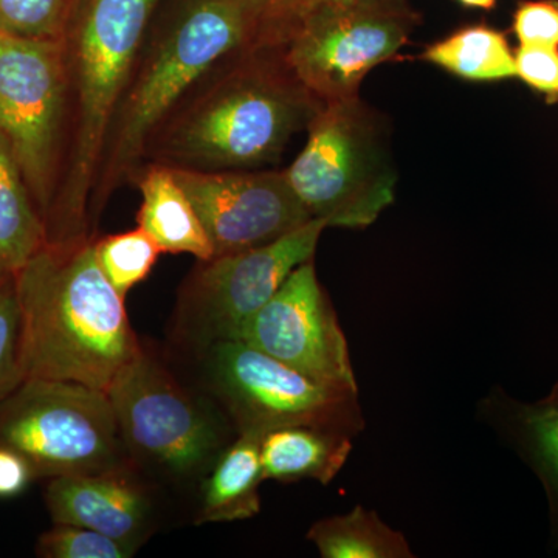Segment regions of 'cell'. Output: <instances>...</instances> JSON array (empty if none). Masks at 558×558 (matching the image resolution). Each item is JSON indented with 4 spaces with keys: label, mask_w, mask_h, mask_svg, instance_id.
Returning a JSON list of instances; mask_svg holds the SVG:
<instances>
[{
    "label": "cell",
    "mask_w": 558,
    "mask_h": 558,
    "mask_svg": "<svg viewBox=\"0 0 558 558\" xmlns=\"http://www.w3.org/2000/svg\"><path fill=\"white\" fill-rule=\"evenodd\" d=\"M323 106L274 46L245 47L213 65L175 102L150 134L142 170H260L281 159Z\"/></svg>",
    "instance_id": "6da1fadb"
},
{
    "label": "cell",
    "mask_w": 558,
    "mask_h": 558,
    "mask_svg": "<svg viewBox=\"0 0 558 558\" xmlns=\"http://www.w3.org/2000/svg\"><path fill=\"white\" fill-rule=\"evenodd\" d=\"M95 240L46 242L13 275L22 380L75 381L106 392L142 354L124 296L98 266Z\"/></svg>",
    "instance_id": "7a4b0ae2"
},
{
    "label": "cell",
    "mask_w": 558,
    "mask_h": 558,
    "mask_svg": "<svg viewBox=\"0 0 558 558\" xmlns=\"http://www.w3.org/2000/svg\"><path fill=\"white\" fill-rule=\"evenodd\" d=\"M270 0H161L110 124L92 199V226L134 183L150 134L185 92L227 54L263 44Z\"/></svg>",
    "instance_id": "3957f363"
},
{
    "label": "cell",
    "mask_w": 558,
    "mask_h": 558,
    "mask_svg": "<svg viewBox=\"0 0 558 558\" xmlns=\"http://www.w3.org/2000/svg\"><path fill=\"white\" fill-rule=\"evenodd\" d=\"M161 0H76L62 38L68 69L69 149L46 220L47 242L95 236L90 208L110 124Z\"/></svg>",
    "instance_id": "277c9868"
},
{
    "label": "cell",
    "mask_w": 558,
    "mask_h": 558,
    "mask_svg": "<svg viewBox=\"0 0 558 558\" xmlns=\"http://www.w3.org/2000/svg\"><path fill=\"white\" fill-rule=\"evenodd\" d=\"M286 175L312 219L362 230L395 202L398 172L384 119L360 97L326 102Z\"/></svg>",
    "instance_id": "5b68a950"
},
{
    "label": "cell",
    "mask_w": 558,
    "mask_h": 558,
    "mask_svg": "<svg viewBox=\"0 0 558 558\" xmlns=\"http://www.w3.org/2000/svg\"><path fill=\"white\" fill-rule=\"evenodd\" d=\"M418 22L409 0L322 3L271 24L267 46L326 105L360 97L366 75L399 53Z\"/></svg>",
    "instance_id": "8992f818"
},
{
    "label": "cell",
    "mask_w": 558,
    "mask_h": 558,
    "mask_svg": "<svg viewBox=\"0 0 558 558\" xmlns=\"http://www.w3.org/2000/svg\"><path fill=\"white\" fill-rule=\"evenodd\" d=\"M0 447L49 478L124 469L131 457L108 392L65 380L24 379L0 399Z\"/></svg>",
    "instance_id": "52a82bcc"
},
{
    "label": "cell",
    "mask_w": 558,
    "mask_h": 558,
    "mask_svg": "<svg viewBox=\"0 0 558 558\" xmlns=\"http://www.w3.org/2000/svg\"><path fill=\"white\" fill-rule=\"evenodd\" d=\"M69 126L62 39L0 35V131L20 163L44 227L64 174Z\"/></svg>",
    "instance_id": "ba28073f"
},
{
    "label": "cell",
    "mask_w": 558,
    "mask_h": 558,
    "mask_svg": "<svg viewBox=\"0 0 558 558\" xmlns=\"http://www.w3.org/2000/svg\"><path fill=\"white\" fill-rule=\"evenodd\" d=\"M209 348L211 387L238 432L315 425L357 436L365 428L359 392L311 379L241 340Z\"/></svg>",
    "instance_id": "9c48e42d"
},
{
    "label": "cell",
    "mask_w": 558,
    "mask_h": 558,
    "mask_svg": "<svg viewBox=\"0 0 558 558\" xmlns=\"http://www.w3.org/2000/svg\"><path fill=\"white\" fill-rule=\"evenodd\" d=\"M325 220L312 219L281 240L199 260L180 300L183 332L201 343L236 340L241 329L301 264L314 259Z\"/></svg>",
    "instance_id": "30bf717a"
},
{
    "label": "cell",
    "mask_w": 558,
    "mask_h": 558,
    "mask_svg": "<svg viewBox=\"0 0 558 558\" xmlns=\"http://www.w3.org/2000/svg\"><path fill=\"white\" fill-rule=\"evenodd\" d=\"M106 392L131 457L183 475L218 449L215 422L145 351Z\"/></svg>",
    "instance_id": "8fae6325"
},
{
    "label": "cell",
    "mask_w": 558,
    "mask_h": 558,
    "mask_svg": "<svg viewBox=\"0 0 558 558\" xmlns=\"http://www.w3.org/2000/svg\"><path fill=\"white\" fill-rule=\"evenodd\" d=\"M236 340L330 387L359 392L347 336L314 259L296 267Z\"/></svg>",
    "instance_id": "7c38bea8"
},
{
    "label": "cell",
    "mask_w": 558,
    "mask_h": 558,
    "mask_svg": "<svg viewBox=\"0 0 558 558\" xmlns=\"http://www.w3.org/2000/svg\"><path fill=\"white\" fill-rule=\"evenodd\" d=\"M171 171L199 215L213 258L271 244L312 220L284 170Z\"/></svg>",
    "instance_id": "4fadbf2b"
},
{
    "label": "cell",
    "mask_w": 558,
    "mask_h": 558,
    "mask_svg": "<svg viewBox=\"0 0 558 558\" xmlns=\"http://www.w3.org/2000/svg\"><path fill=\"white\" fill-rule=\"evenodd\" d=\"M46 502L53 523L94 529L135 545L149 517L145 492L124 469L54 476Z\"/></svg>",
    "instance_id": "5bb4252c"
},
{
    "label": "cell",
    "mask_w": 558,
    "mask_h": 558,
    "mask_svg": "<svg viewBox=\"0 0 558 558\" xmlns=\"http://www.w3.org/2000/svg\"><path fill=\"white\" fill-rule=\"evenodd\" d=\"M478 416L534 472L548 499L550 543L558 549V403L523 402L501 387L478 403Z\"/></svg>",
    "instance_id": "9a60e30c"
},
{
    "label": "cell",
    "mask_w": 558,
    "mask_h": 558,
    "mask_svg": "<svg viewBox=\"0 0 558 558\" xmlns=\"http://www.w3.org/2000/svg\"><path fill=\"white\" fill-rule=\"evenodd\" d=\"M134 183L142 193L138 229L153 238L161 253H189L197 260L215 256L196 208L170 168L146 165Z\"/></svg>",
    "instance_id": "2e32d148"
},
{
    "label": "cell",
    "mask_w": 558,
    "mask_h": 558,
    "mask_svg": "<svg viewBox=\"0 0 558 558\" xmlns=\"http://www.w3.org/2000/svg\"><path fill=\"white\" fill-rule=\"evenodd\" d=\"M354 436L315 425L270 429L260 440L264 480L279 483L314 480L329 484L347 465Z\"/></svg>",
    "instance_id": "e0dca14e"
},
{
    "label": "cell",
    "mask_w": 558,
    "mask_h": 558,
    "mask_svg": "<svg viewBox=\"0 0 558 558\" xmlns=\"http://www.w3.org/2000/svg\"><path fill=\"white\" fill-rule=\"evenodd\" d=\"M263 436L255 432L240 433V438L220 454L205 484L199 523H227L258 515L259 486L264 481Z\"/></svg>",
    "instance_id": "ac0fdd59"
},
{
    "label": "cell",
    "mask_w": 558,
    "mask_h": 558,
    "mask_svg": "<svg viewBox=\"0 0 558 558\" xmlns=\"http://www.w3.org/2000/svg\"><path fill=\"white\" fill-rule=\"evenodd\" d=\"M46 242V227L13 149L0 131V264L14 275Z\"/></svg>",
    "instance_id": "d6986e66"
},
{
    "label": "cell",
    "mask_w": 558,
    "mask_h": 558,
    "mask_svg": "<svg viewBox=\"0 0 558 558\" xmlns=\"http://www.w3.org/2000/svg\"><path fill=\"white\" fill-rule=\"evenodd\" d=\"M422 60L468 81L515 80V50L505 32L487 24L459 28L432 44Z\"/></svg>",
    "instance_id": "ffe728a7"
},
{
    "label": "cell",
    "mask_w": 558,
    "mask_h": 558,
    "mask_svg": "<svg viewBox=\"0 0 558 558\" xmlns=\"http://www.w3.org/2000/svg\"><path fill=\"white\" fill-rule=\"evenodd\" d=\"M307 539L323 558H413L409 539L362 505L312 524Z\"/></svg>",
    "instance_id": "44dd1931"
},
{
    "label": "cell",
    "mask_w": 558,
    "mask_h": 558,
    "mask_svg": "<svg viewBox=\"0 0 558 558\" xmlns=\"http://www.w3.org/2000/svg\"><path fill=\"white\" fill-rule=\"evenodd\" d=\"M160 253L159 245L138 227L95 240L98 266L124 299L134 286L148 277Z\"/></svg>",
    "instance_id": "7402d4cb"
},
{
    "label": "cell",
    "mask_w": 558,
    "mask_h": 558,
    "mask_svg": "<svg viewBox=\"0 0 558 558\" xmlns=\"http://www.w3.org/2000/svg\"><path fill=\"white\" fill-rule=\"evenodd\" d=\"M76 0H0V35L33 40H61Z\"/></svg>",
    "instance_id": "603a6c76"
},
{
    "label": "cell",
    "mask_w": 558,
    "mask_h": 558,
    "mask_svg": "<svg viewBox=\"0 0 558 558\" xmlns=\"http://www.w3.org/2000/svg\"><path fill=\"white\" fill-rule=\"evenodd\" d=\"M137 545L89 527L58 524L40 535L36 553L46 558H128Z\"/></svg>",
    "instance_id": "cb8c5ba5"
},
{
    "label": "cell",
    "mask_w": 558,
    "mask_h": 558,
    "mask_svg": "<svg viewBox=\"0 0 558 558\" xmlns=\"http://www.w3.org/2000/svg\"><path fill=\"white\" fill-rule=\"evenodd\" d=\"M21 381V312L11 275L0 286V399Z\"/></svg>",
    "instance_id": "d4e9b609"
},
{
    "label": "cell",
    "mask_w": 558,
    "mask_h": 558,
    "mask_svg": "<svg viewBox=\"0 0 558 558\" xmlns=\"http://www.w3.org/2000/svg\"><path fill=\"white\" fill-rule=\"evenodd\" d=\"M512 33L519 46L558 47V0H520Z\"/></svg>",
    "instance_id": "484cf974"
},
{
    "label": "cell",
    "mask_w": 558,
    "mask_h": 558,
    "mask_svg": "<svg viewBox=\"0 0 558 558\" xmlns=\"http://www.w3.org/2000/svg\"><path fill=\"white\" fill-rule=\"evenodd\" d=\"M517 80L558 105V47L519 46L515 49Z\"/></svg>",
    "instance_id": "4316f807"
},
{
    "label": "cell",
    "mask_w": 558,
    "mask_h": 558,
    "mask_svg": "<svg viewBox=\"0 0 558 558\" xmlns=\"http://www.w3.org/2000/svg\"><path fill=\"white\" fill-rule=\"evenodd\" d=\"M35 476L27 459L0 447V498L14 497L25 490Z\"/></svg>",
    "instance_id": "83f0119b"
},
{
    "label": "cell",
    "mask_w": 558,
    "mask_h": 558,
    "mask_svg": "<svg viewBox=\"0 0 558 558\" xmlns=\"http://www.w3.org/2000/svg\"><path fill=\"white\" fill-rule=\"evenodd\" d=\"M329 2H344V0H279L277 5L271 9L270 21L275 24V22L288 20L293 14L301 13V11L310 10L312 7Z\"/></svg>",
    "instance_id": "f1b7e54d"
},
{
    "label": "cell",
    "mask_w": 558,
    "mask_h": 558,
    "mask_svg": "<svg viewBox=\"0 0 558 558\" xmlns=\"http://www.w3.org/2000/svg\"><path fill=\"white\" fill-rule=\"evenodd\" d=\"M458 2L470 9L492 10L497 5L498 0H458Z\"/></svg>",
    "instance_id": "f546056e"
},
{
    "label": "cell",
    "mask_w": 558,
    "mask_h": 558,
    "mask_svg": "<svg viewBox=\"0 0 558 558\" xmlns=\"http://www.w3.org/2000/svg\"><path fill=\"white\" fill-rule=\"evenodd\" d=\"M11 275L13 274H10V271L7 270L5 267L2 266V264H0V286H2L3 282H5L7 279L11 277Z\"/></svg>",
    "instance_id": "4dcf8cb0"
},
{
    "label": "cell",
    "mask_w": 558,
    "mask_h": 558,
    "mask_svg": "<svg viewBox=\"0 0 558 558\" xmlns=\"http://www.w3.org/2000/svg\"><path fill=\"white\" fill-rule=\"evenodd\" d=\"M546 399L558 403V381L554 385L553 391L549 392V396H546Z\"/></svg>",
    "instance_id": "1f68e13d"
},
{
    "label": "cell",
    "mask_w": 558,
    "mask_h": 558,
    "mask_svg": "<svg viewBox=\"0 0 558 558\" xmlns=\"http://www.w3.org/2000/svg\"><path fill=\"white\" fill-rule=\"evenodd\" d=\"M270 2H271V9H274V7L277 5L279 0H270ZM271 9H270V13H271Z\"/></svg>",
    "instance_id": "d6a6232c"
}]
</instances>
